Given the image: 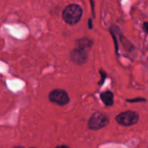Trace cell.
I'll list each match as a JSON object with an SVG mask.
<instances>
[{
  "instance_id": "8992f818",
  "label": "cell",
  "mask_w": 148,
  "mask_h": 148,
  "mask_svg": "<svg viewBox=\"0 0 148 148\" xmlns=\"http://www.w3.org/2000/svg\"><path fill=\"white\" fill-rule=\"evenodd\" d=\"M103 102L107 106H111L114 104V94L111 91H106L101 95Z\"/></svg>"
},
{
  "instance_id": "3957f363",
  "label": "cell",
  "mask_w": 148,
  "mask_h": 148,
  "mask_svg": "<svg viewBox=\"0 0 148 148\" xmlns=\"http://www.w3.org/2000/svg\"><path fill=\"white\" fill-rule=\"evenodd\" d=\"M116 120L119 124L126 127L132 126L139 121V115L134 111H127L121 113L116 117Z\"/></svg>"
},
{
  "instance_id": "30bf717a",
  "label": "cell",
  "mask_w": 148,
  "mask_h": 148,
  "mask_svg": "<svg viewBox=\"0 0 148 148\" xmlns=\"http://www.w3.org/2000/svg\"><path fill=\"white\" fill-rule=\"evenodd\" d=\"M145 30L146 33H147V23H145Z\"/></svg>"
},
{
  "instance_id": "7a4b0ae2",
  "label": "cell",
  "mask_w": 148,
  "mask_h": 148,
  "mask_svg": "<svg viewBox=\"0 0 148 148\" xmlns=\"http://www.w3.org/2000/svg\"><path fill=\"white\" fill-rule=\"evenodd\" d=\"M109 123V119L102 113H95L90 117L88 122V128L92 130H98L103 128Z\"/></svg>"
},
{
  "instance_id": "5b68a950",
  "label": "cell",
  "mask_w": 148,
  "mask_h": 148,
  "mask_svg": "<svg viewBox=\"0 0 148 148\" xmlns=\"http://www.w3.org/2000/svg\"><path fill=\"white\" fill-rule=\"evenodd\" d=\"M88 59V52L84 49L77 48L71 53V59L77 64H84Z\"/></svg>"
},
{
  "instance_id": "6da1fadb",
  "label": "cell",
  "mask_w": 148,
  "mask_h": 148,
  "mask_svg": "<svg viewBox=\"0 0 148 148\" xmlns=\"http://www.w3.org/2000/svg\"><path fill=\"white\" fill-rule=\"evenodd\" d=\"M82 15V10L77 4H69L64 10L63 19L69 25L77 23Z\"/></svg>"
},
{
  "instance_id": "8fae6325",
  "label": "cell",
  "mask_w": 148,
  "mask_h": 148,
  "mask_svg": "<svg viewBox=\"0 0 148 148\" xmlns=\"http://www.w3.org/2000/svg\"><path fill=\"white\" fill-rule=\"evenodd\" d=\"M14 148H24V147H15Z\"/></svg>"
},
{
  "instance_id": "52a82bcc",
  "label": "cell",
  "mask_w": 148,
  "mask_h": 148,
  "mask_svg": "<svg viewBox=\"0 0 148 148\" xmlns=\"http://www.w3.org/2000/svg\"><path fill=\"white\" fill-rule=\"evenodd\" d=\"M92 46V42L88 38L79 39L77 41V48L84 49L87 51V49H90Z\"/></svg>"
},
{
  "instance_id": "277c9868",
  "label": "cell",
  "mask_w": 148,
  "mask_h": 148,
  "mask_svg": "<svg viewBox=\"0 0 148 148\" xmlns=\"http://www.w3.org/2000/svg\"><path fill=\"white\" fill-rule=\"evenodd\" d=\"M49 98L52 103H54L59 106L66 105L69 101L67 92L61 89H56L52 90L49 94Z\"/></svg>"
},
{
  "instance_id": "7c38bea8",
  "label": "cell",
  "mask_w": 148,
  "mask_h": 148,
  "mask_svg": "<svg viewBox=\"0 0 148 148\" xmlns=\"http://www.w3.org/2000/svg\"><path fill=\"white\" fill-rule=\"evenodd\" d=\"M30 148H36V147H30Z\"/></svg>"
},
{
  "instance_id": "ba28073f",
  "label": "cell",
  "mask_w": 148,
  "mask_h": 148,
  "mask_svg": "<svg viewBox=\"0 0 148 148\" xmlns=\"http://www.w3.org/2000/svg\"><path fill=\"white\" fill-rule=\"evenodd\" d=\"M145 101V100H144L143 99V98H140V99H138V98H137V99H134V100H130V101H130V102H136V101Z\"/></svg>"
},
{
  "instance_id": "9c48e42d",
  "label": "cell",
  "mask_w": 148,
  "mask_h": 148,
  "mask_svg": "<svg viewBox=\"0 0 148 148\" xmlns=\"http://www.w3.org/2000/svg\"><path fill=\"white\" fill-rule=\"evenodd\" d=\"M55 148H69V147L66 145H60V146H57V147H56Z\"/></svg>"
}]
</instances>
